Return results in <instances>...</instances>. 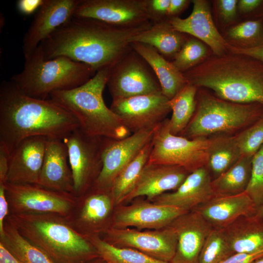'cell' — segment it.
Listing matches in <instances>:
<instances>
[{
	"label": "cell",
	"instance_id": "obj_42",
	"mask_svg": "<svg viewBox=\"0 0 263 263\" xmlns=\"http://www.w3.org/2000/svg\"><path fill=\"white\" fill-rule=\"evenodd\" d=\"M228 51L232 53L250 56L263 63V43L252 48H241L229 43Z\"/></svg>",
	"mask_w": 263,
	"mask_h": 263
},
{
	"label": "cell",
	"instance_id": "obj_32",
	"mask_svg": "<svg viewBox=\"0 0 263 263\" xmlns=\"http://www.w3.org/2000/svg\"><path fill=\"white\" fill-rule=\"evenodd\" d=\"M152 147L151 141L121 170L114 180L111 193L114 205L123 203L134 188L147 164Z\"/></svg>",
	"mask_w": 263,
	"mask_h": 263
},
{
	"label": "cell",
	"instance_id": "obj_18",
	"mask_svg": "<svg viewBox=\"0 0 263 263\" xmlns=\"http://www.w3.org/2000/svg\"><path fill=\"white\" fill-rule=\"evenodd\" d=\"M89 190L90 192L78 197L74 208L66 218L76 230L85 236L98 235L107 229L105 224L114 205L111 191Z\"/></svg>",
	"mask_w": 263,
	"mask_h": 263
},
{
	"label": "cell",
	"instance_id": "obj_31",
	"mask_svg": "<svg viewBox=\"0 0 263 263\" xmlns=\"http://www.w3.org/2000/svg\"><path fill=\"white\" fill-rule=\"evenodd\" d=\"M0 243L20 263H53L43 252L24 238L7 218L3 232L0 235Z\"/></svg>",
	"mask_w": 263,
	"mask_h": 263
},
{
	"label": "cell",
	"instance_id": "obj_33",
	"mask_svg": "<svg viewBox=\"0 0 263 263\" xmlns=\"http://www.w3.org/2000/svg\"><path fill=\"white\" fill-rule=\"evenodd\" d=\"M198 88L187 84L169 100L172 112L169 129L172 134L179 135L188 126L195 113Z\"/></svg>",
	"mask_w": 263,
	"mask_h": 263
},
{
	"label": "cell",
	"instance_id": "obj_13",
	"mask_svg": "<svg viewBox=\"0 0 263 263\" xmlns=\"http://www.w3.org/2000/svg\"><path fill=\"white\" fill-rule=\"evenodd\" d=\"M102 233V238L114 246L133 248L163 262L170 263L176 253L177 236L169 225L147 231L110 226Z\"/></svg>",
	"mask_w": 263,
	"mask_h": 263
},
{
	"label": "cell",
	"instance_id": "obj_27",
	"mask_svg": "<svg viewBox=\"0 0 263 263\" xmlns=\"http://www.w3.org/2000/svg\"><path fill=\"white\" fill-rule=\"evenodd\" d=\"M222 230L234 253L263 250V218L258 212L241 216Z\"/></svg>",
	"mask_w": 263,
	"mask_h": 263
},
{
	"label": "cell",
	"instance_id": "obj_46",
	"mask_svg": "<svg viewBox=\"0 0 263 263\" xmlns=\"http://www.w3.org/2000/svg\"><path fill=\"white\" fill-rule=\"evenodd\" d=\"M44 0H19L17 7L20 13L30 15L38 9Z\"/></svg>",
	"mask_w": 263,
	"mask_h": 263
},
{
	"label": "cell",
	"instance_id": "obj_51",
	"mask_svg": "<svg viewBox=\"0 0 263 263\" xmlns=\"http://www.w3.org/2000/svg\"><path fill=\"white\" fill-rule=\"evenodd\" d=\"M106 263L103 261V262H100V263Z\"/></svg>",
	"mask_w": 263,
	"mask_h": 263
},
{
	"label": "cell",
	"instance_id": "obj_39",
	"mask_svg": "<svg viewBox=\"0 0 263 263\" xmlns=\"http://www.w3.org/2000/svg\"><path fill=\"white\" fill-rule=\"evenodd\" d=\"M245 192L258 209L263 206V145L252 157L250 178Z\"/></svg>",
	"mask_w": 263,
	"mask_h": 263
},
{
	"label": "cell",
	"instance_id": "obj_19",
	"mask_svg": "<svg viewBox=\"0 0 263 263\" xmlns=\"http://www.w3.org/2000/svg\"><path fill=\"white\" fill-rule=\"evenodd\" d=\"M169 225L177 239L176 253L170 263H199L201 250L212 226L195 210L180 215Z\"/></svg>",
	"mask_w": 263,
	"mask_h": 263
},
{
	"label": "cell",
	"instance_id": "obj_47",
	"mask_svg": "<svg viewBox=\"0 0 263 263\" xmlns=\"http://www.w3.org/2000/svg\"><path fill=\"white\" fill-rule=\"evenodd\" d=\"M189 3L190 1L188 0H170L167 12V20L178 17V15L188 7Z\"/></svg>",
	"mask_w": 263,
	"mask_h": 263
},
{
	"label": "cell",
	"instance_id": "obj_20",
	"mask_svg": "<svg viewBox=\"0 0 263 263\" xmlns=\"http://www.w3.org/2000/svg\"><path fill=\"white\" fill-rule=\"evenodd\" d=\"M190 15L185 19L173 18L168 20L177 31L189 35L208 45L215 56L227 53L229 43L221 35L213 20L208 2L193 0Z\"/></svg>",
	"mask_w": 263,
	"mask_h": 263
},
{
	"label": "cell",
	"instance_id": "obj_40",
	"mask_svg": "<svg viewBox=\"0 0 263 263\" xmlns=\"http://www.w3.org/2000/svg\"><path fill=\"white\" fill-rule=\"evenodd\" d=\"M170 0H145L146 10L150 21L157 23L167 18Z\"/></svg>",
	"mask_w": 263,
	"mask_h": 263
},
{
	"label": "cell",
	"instance_id": "obj_1",
	"mask_svg": "<svg viewBox=\"0 0 263 263\" xmlns=\"http://www.w3.org/2000/svg\"><path fill=\"white\" fill-rule=\"evenodd\" d=\"M151 25L122 28L73 17L39 46L46 59L65 56L88 65L96 72L110 68L132 49L130 39Z\"/></svg>",
	"mask_w": 263,
	"mask_h": 263
},
{
	"label": "cell",
	"instance_id": "obj_45",
	"mask_svg": "<svg viewBox=\"0 0 263 263\" xmlns=\"http://www.w3.org/2000/svg\"><path fill=\"white\" fill-rule=\"evenodd\" d=\"M5 185H0V235L3 232L4 221L9 214V205L5 195Z\"/></svg>",
	"mask_w": 263,
	"mask_h": 263
},
{
	"label": "cell",
	"instance_id": "obj_24",
	"mask_svg": "<svg viewBox=\"0 0 263 263\" xmlns=\"http://www.w3.org/2000/svg\"><path fill=\"white\" fill-rule=\"evenodd\" d=\"M212 180L207 169L202 168L190 173L174 191L163 193L152 200L156 204L190 211L215 196L211 187Z\"/></svg>",
	"mask_w": 263,
	"mask_h": 263
},
{
	"label": "cell",
	"instance_id": "obj_43",
	"mask_svg": "<svg viewBox=\"0 0 263 263\" xmlns=\"http://www.w3.org/2000/svg\"><path fill=\"white\" fill-rule=\"evenodd\" d=\"M263 255V250L253 253H236L221 263H252Z\"/></svg>",
	"mask_w": 263,
	"mask_h": 263
},
{
	"label": "cell",
	"instance_id": "obj_41",
	"mask_svg": "<svg viewBox=\"0 0 263 263\" xmlns=\"http://www.w3.org/2000/svg\"><path fill=\"white\" fill-rule=\"evenodd\" d=\"M237 0H217L215 5L219 16L223 21L230 22L234 21L237 16Z\"/></svg>",
	"mask_w": 263,
	"mask_h": 263
},
{
	"label": "cell",
	"instance_id": "obj_5",
	"mask_svg": "<svg viewBox=\"0 0 263 263\" xmlns=\"http://www.w3.org/2000/svg\"><path fill=\"white\" fill-rule=\"evenodd\" d=\"M109 73L110 68L100 70L81 86L54 92L49 98L73 114L78 121L79 128L86 133L120 140L132 133L105 103L103 93Z\"/></svg>",
	"mask_w": 263,
	"mask_h": 263
},
{
	"label": "cell",
	"instance_id": "obj_6",
	"mask_svg": "<svg viewBox=\"0 0 263 263\" xmlns=\"http://www.w3.org/2000/svg\"><path fill=\"white\" fill-rule=\"evenodd\" d=\"M24 59L23 70L10 80L24 94L38 99L81 86L96 73L88 65L65 56L46 59L39 45Z\"/></svg>",
	"mask_w": 263,
	"mask_h": 263
},
{
	"label": "cell",
	"instance_id": "obj_37",
	"mask_svg": "<svg viewBox=\"0 0 263 263\" xmlns=\"http://www.w3.org/2000/svg\"><path fill=\"white\" fill-rule=\"evenodd\" d=\"M207 47L195 38H188L172 63L182 73L197 66L207 58Z\"/></svg>",
	"mask_w": 263,
	"mask_h": 263
},
{
	"label": "cell",
	"instance_id": "obj_26",
	"mask_svg": "<svg viewBox=\"0 0 263 263\" xmlns=\"http://www.w3.org/2000/svg\"><path fill=\"white\" fill-rule=\"evenodd\" d=\"M132 48L151 67L160 83L162 94L169 100L188 84L183 73L150 45L132 42Z\"/></svg>",
	"mask_w": 263,
	"mask_h": 263
},
{
	"label": "cell",
	"instance_id": "obj_48",
	"mask_svg": "<svg viewBox=\"0 0 263 263\" xmlns=\"http://www.w3.org/2000/svg\"><path fill=\"white\" fill-rule=\"evenodd\" d=\"M0 263H20L1 243H0Z\"/></svg>",
	"mask_w": 263,
	"mask_h": 263
},
{
	"label": "cell",
	"instance_id": "obj_10",
	"mask_svg": "<svg viewBox=\"0 0 263 263\" xmlns=\"http://www.w3.org/2000/svg\"><path fill=\"white\" fill-rule=\"evenodd\" d=\"M102 138L90 135L79 128L63 139L68 149L74 193L76 197L85 194L100 173L102 165Z\"/></svg>",
	"mask_w": 263,
	"mask_h": 263
},
{
	"label": "cell",
	"instance_id": "obj_29",
	"mask_svg": "<svg viewBox=\"0 0 263 263\" xmlns=\"http://www.w3.org/2000/svg\"><path fill=\"white\" fill-rule=\"evenodd\" d=\"M211 138L207 168L213 180L235 165L242 154L234 135H218Z\"/></svg>",
	"mask_w": 263,
	"mask_h": 263
},
{
	"label": "cell",
	"instance_id": "obj_30",
	"mask_svg": "<svg viewBox=\"0 0 263 263\" xmlns=\"http://www.w3.org/2000/svg\"><path fill=\"white\" fill-rule=\"evenodd\" d=\"M252 157L242 156L231 168L212 180L215 196L234 195L245 191L250 178Z\"/></svg>",
	"mask_w": 263,
	"mask_h": 263
},
{
	"label": "cell",
	"instance_id": "obj_21",
	"mask_svg": "<svg viewBox=\"0 0 263 263\" xmlns=\"http://www.w3.org/2000/svg\"><path fill=\"white\" fill-rule=\"evenodd\" d=\"M47 138H27L10 154L7 182L16 184H38Z\"/></svg>",
	"mask_w": 263,
	"mask_h": 263
},
{
	"label": "cell",
	"instance_id": "obj_23",
	"mask_svg": "<svg viewBox=\"0 0 263 263\" xmlns=\"http://www.w3.org/2000/svg\"><path fill=\"white\" fill-rule=\"evenodd\" d=\"M38 184L56 191L75 195L68 149L63 140L47 138Z\"/></svg>",
	"mask_w": 263,
	"mask_h": 263
},
{
	"label": "cell",
	"instance_id": "obj_38",
	"mask_svg": "<svg viewBox=\"0 0 263 263\" xmlns=\"http://www.w3.org/2000/svg\"><path fill=\"white\" fill-rule=\"evenodd\" d=\"M234 136L242 156L253 157L263 145V116Z\"/></svg>",
	"mask_w": 263,
	"mask_h": 263
},
{
	"label": "cell",
	"instance_id": "obj_16",
	"mask_svg": "<svg viewBox=\"0 0 263 263\" xmlns=\"http://www.w3.org/2000/svg\"><path fill=\"white\" fill-rule=\"evenodd\" d=\"M188 211L176 207L138 200L130 205L117 207L110 226L116 228L135 227L140 230L160 229Z\"/></svg>",
	"mask_w": 263,
	"mask_h": 263
},
{
	"label": "cell",
	"instance_id": "obj_4",
	"mask_svg": "<svg viewBox=\"0 0 263 263\" xmlns=\"http://www.w3.org/2000/svg\"><path fill=\"white\" fill-rule=\"evenodd\" d=\"M6 218L53 263H87L99 257L86 236L62 216L52 213H9Z\"/></svg>",
	"mask_w": 263,
	"mask_h": 263
},
{
	"label": "cell",
	"instance_id": "obj_17",
	"mask_svg": "<svg viewBox=\"0 0 263 263\" xmlns=\"http://www.w3.org/2000/svg\"><path fill=\"white\" fill-rule=\"evenodd\" d=\"M79 0H44L22 41L24 56L32 53L55 31L74 17Z\"/></svg>",
	"mask_w": 263,
	"mask_h": 263
},
{
	"label": "cell",
	"instance_id": "obj_25",
	"mask_svg": "<svg viewBox=\"0 0 263 263\" xmlns=\"http://www.w3.org/2000/svg\"><path fill=\"white\" fill-rule=\"evenodd\" d=\"M192 210L198 212L214 229H222L238 218L257 213L258 208L244 191L230 196H215Z\"/></svg>",
	"mask_w": 263,
	"mask_h": 263
},
{
	"label": "cell",
	"instance_id": "obj_14",
	"mask_svg": "<svg viewBox=\"0 0 263 263\" xmlns=\"http://www.w3.org/2000/svg\"><path fill=\"white\" fill-rule=\"evenodd\" d=\"M169 99L162 92L113 99L110 108L131 133L153 128L171 111Z\"/></svg>",
	"mask_w": 263,
	"mask_h": 263
},
{
	"label": "cell",
	"instance_id": "obj_12",
	"mask_svg": "<svg viewBox=\"0 0 263 263\" xmlns=\"http://www.w3.org/2000/svg\"><path fill=\"white\" fill-rule=\"evenodd\" d=\"M158 126L132 133L120 140L103 137L102 168L91 188L110 191L121 170L152 141Z\"/></svg>",
	"mask_w": 263,
	"mask_h": 263
},
{
	"label": "cell",
	"instance_id": "obj_50",
	"mask_svg": "<svg viewBox=\"0 0 263 263\" xmlns=\"http://www.w3.org/2000/svg\"><path fill=\"white\" fill-rule=\"evenodd\" d=\"M258 212L263 218V206L258 209Z\"/></svg>",
	"mask_w": 263,
	"mask_h": 263
},
{
	"label": "cell",
	"instance_id": "obj_7",
	"mask_svg": "<svg viewBox=\"0 0 263 263\" xmlns=\"http://www.w3.org/2000/svg\"><path fill=\"white\" fill-rule=\"evenodd\" d=\"M194 115L179 134L188 139L235 135L263 116V105L222 99L202 90L197 92Z\"/></svg>",
	"mask_w": 263,
	"mask_h": 263
},
{
	"label": "cell",
	"instance_id": "obj_36",
	"mask_svg": "<svg viewBox=\"0 0 263 263\" xmlns=\"http://www.w3.org/2000/svg\"><path fill=\"white\" fill-rule=\"evenodd\" d=\"M234 254L223 230L213 228L202 248L199 263H221Z\"/></svg>",
	"mask_w": 263,
	"mask_h": 263
},
{
	"label": "cell",
	"instance_id": "obj_8",
	"mask_svg": "<svg viewBox=\"0 0 263 263\" xmlns=\"http://www.w3.org/2000/svg\"><path fill=\"white\" fill-rule=\"evenodd\" d=\"M211 141V137L191 139L172 134L166 119L155 131L147 164L178 166L189 173L207 168Z\"/></svg>",
	"mask_w": 263,
	"mask_h": 263
},
{
	"label": "cell",
	"instance_id": "obj_11",
	"mask_svg": "<svg viewBox=\"0 0 263 263\" xmlns=\"http://www.w3.org/2000/svg\"><path fill=\"white\" fill-rule=\"evenodd\" d=\"M9 213H52L67 218L78 197L51 189L38 184L5 185Z\"/></svg>",
	"mask_w": 263,
	"mask_h": 263
},
{
	"label": "cell",
	"instance_id": "obj_15",
	"mask_svg": "<svg viewBox=\"0 0 263 263\" xmlns=\"http://www.w3.org/2000/svg\"><path fill=\"white\" fill-rule=\"evenodd\" d=\"M74 17L94 19L122 28L152 23L145 0H79Z\"/></svg>",
	"mask_w": 263,
	"mask_h": 263
},
{
	"label": "cell",
	"instance_id": "obj_35",
	"mask_svg": "<svg viewBox=\"0 0 263 263\" xmlns=\"http://www.w3.org/2000/svg\"><path fill=\"white\" fill-rule=\"evenodd\" d=\"M227 38L238 44L235 46L252 48L263 43V19L250 20L232 27L226 34Z\"/></svg>",
	"mask_w": 263,
	"mask_h": 263
},
{
	"label": "cell",
	"instance_id": "obj_28",
	"mask_svg": "<svg viewBox=\"0 0 263 263\" xmlns=\"http://www.w3.org/2000/svg\"><path fill=\"white\" fill-rule=\"evenodd\" d=\"M187 34L175 30L168 20L152 24L130 39L151 46L167 59L171 61L188 38Z\"/></svg>",
	"mask_w": 263,
	"mask_h": 263
},
{
	"label": "cell",
	"instance_id": "obj_9",
	"mask_svg": "<svg viewBox=\"0 0 263 263\" xmlns=\"http://www.w3.org/2000/svg\"><path fill=\"white\" fill-rule=\"evenodd\" d=\"M107 85L113 99L162 92L153 70L132 48L110 68Z\"/></svg>",
	"mask_w": 263,
	"mask_h": 263
},
{
	"label": "cell",
	"instance_id": "obj_49",
	"mask_svg": "<svg viewBox=\"0 0 263 263\" xmlns=\"http://www.w3.org/2000/svg\"><path fill=\"white\" fill-rule=\"evenodd\" d=\"M252 263H263V255L256 259Z\"/></svg>",
	"mask_w": 263,
	"mask_h": 263
},
{
	"label": "cell",
	"instance_id": "obj_34",
	"mask_svg": "<svg viewBox=\"0 0 263 263\" xmlns=\"http://www.w3.org/2000/svg\"><path fill=\"white\" fill-rule=\"evenodd\" d=\"M99 257L106 263H169L154 259L138 250L114 246L99 235L86 236Z\"/></svg>",
	"mask_w": 263,
	"mask_h": 263
},
{
	"label": "cell",
	"instance_id": "obj_44",
	"mask_svg": "<svg viewBox=\"0 0 263 263\" xmlns=\"http://www.w3.org/2000/svg\"><path fill=\"white\" fill-rule=\"evenodd\" d=\"M10 154L6 148L0 143V185L7 183Z\"/></svg>",
	"mask_w": 263,
	"mask_h": 263
},
{
	"label": "cell",
	"instance_id": "obj_22",
	"mask_svg": "<svg viewBox=\"0 0 263 263\" xmlns=\"http://www.w3.org/2000/svg\"><path fill=\"white\" fill-rule=\"evenodd\" d=\"M189 173L178 166L147 164L134 188L123 202L140 196H146L152 200L167 191L175 190Z\"/></svg>",
	"mask_w": 263,
	"mask_h": 263
},
{
	"label": "cell",
	"instance_id": "obj_3",
	"mask_svg": "<svg viewBox=\"0 0 263 263\" xmlns=\"http://www.w3.org/2000/svg\"><path fill=\"white\" fill-rule=\"evenodd\" d=\"M183 75L188 84L211 89L222 99L263 105V63L250 56L214 55Z\"/></svg>",
	"mask_w": 263,
	"mask_h": 263
},
{
	"label": "cell",
	"instance_id": "obj_2",
	"mask_svg": "<svg viewBox=\"0 0 263 263\" xmlns=\"http://www.w3.org/2000/svg\"><path fill=\"white\" fill-rule=\"evenodd\" d=\"M80 127L70 112L50 98L27 95L10 81L0 86V143L9 154L24 139L42 136L63 140Z\"/></svg>",
	"mask_w": 263,
	"mask_h": 263
}]
</instances>
